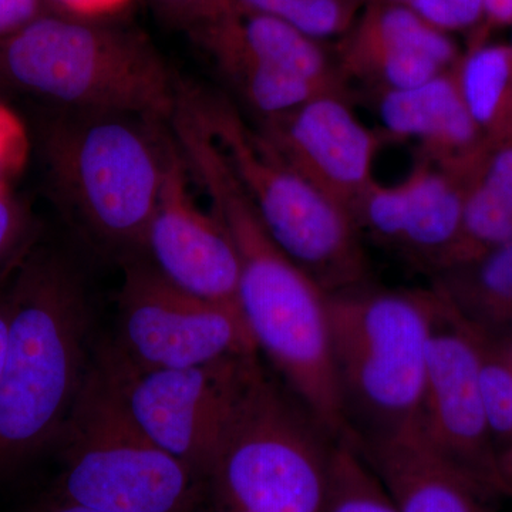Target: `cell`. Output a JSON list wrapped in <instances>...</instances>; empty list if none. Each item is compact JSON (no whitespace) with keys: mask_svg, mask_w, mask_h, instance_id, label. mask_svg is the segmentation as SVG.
I'll return each mask as SVG.
<instances>
[{"mask_svg":"<svg viewBox=\"0 0 512 512\" xmlns=\"http://www.w3.org/2000/svg\"><path fill=\"white\" fill-rule=\"evenodd\" d=\"M0 379V467L60 440L92 367L90 303L76 265L30 248L10 271Z\"/></svg>","mask_w":512,"mask_h":512,"instance_id":"cell-1","label":"cell"},{"mask_svg":"<svg viewBox=\"0 0 512 512\" xmlns=\"http://www.w3.org/2000/svg\"><path fill=\"white\" fill-rule=\"evenodd\" d=\"M168 138V120L123 111L59 109L43 131L57 205L93 248L123 265L146 258Z\"/></svg>","mask_w":512,"mask_h":512,"instance_id":"cell-2","label":"cell"},{"mask_svg":"<svg viewBox=\"0 0 512 512\" xmlns=\"http://www.w3.org/2000/svg\"><path fill=\"white\" fill-rule=\"evenodd\" d=\"M211 210L239 261L238 303L285 386L336 439L345 436L333 369L329 295L268 234L247 192L234 181L218 185Z\"/></svg>","mask_w":512,"mask_h":512,"instance_id":"cell-3","label":"cell"},{"mask_svg":"<svg viewBox=\"0 0 512 512\" xmlns=\"http://www.w3.org/2000/svg\"><path fill=\"white\" fill-rule=\"evenodd\" d=\"M433 292L372 282L329 295L346 439L375 446L419 433Z\"/></svg>","mask_w":512,"mask_h":512,"instance_id":"cell-4","label":"cell"},{"mask_svg":"<svg viewBox=\"0 0 512 512\" xmlns=\"http://www.w3.org/2000/svg\"><path fill=\"white\" fill-rule=\"evenodd\" d=\"M170 67L143 33L52 12L0 43V87L59 109L123 111L170 120Z\"/></svg>","mask_w":512,"mask_h":512,"instance_id":"cell-5","label":"cell"},{"mask_svg":"<svg viewBox=\"0 0 512 512\" xmlns=\"http://www.w3.org/2000/svg\"><path fill=\"white\" fill-rule=\"evenodd\" d=\"M262 224L328 295L372 282L365 239L350 212L306 180L220 94L180 83Z\"/></svg>","mask_w":512,"mask_h":512,"instance_id":"cell-6","label":"cell"},{"mask_svg":"<svg viewBox=\"0 0 512 512\" xmlns=\"http://www.w3.org/2000/svg\"><path fill=\"white\" fill-rule=\"evenodd\" d=\"M336 441L258 357L208 480L220 512L322 511Z\"/></svg>","mask_w":512,"mask_h":512,"instance_id":"cell-7","label":"cell"},{"mask_svg":"<svg viewBox=\"0 0 512 512\" xmlns=\"http://www.w3.org/2000/svg\"><path fill=\"white\" fill-rule=\"evenodd\" d=\"M60 440V501L103 512H195L201 477L131 416L99 352Z\"/></svg>","mask_w":512,"mask_h":512,"instance_id":"cell-8","label":"cell"},{"mask_svg":"<svg viewBox=\"0 0 512 512\" xmlns=\"http://www.w3.org/2000/svg\"><path fill=\"white\" fill-rule=\"evenodd\" d=\"M111 346L138 370L187 369L259 355L241 309L178 288L147 258L124 264Z\"/></svg>","mask_w":512,"mask_h":512,"instance_id":"cell-9","label":"cell"},{"mask_svg":"<svg viewBox=\"0 0 512 512\" xmlns=\"http://www.w3.org/2000/svg\"><path fill=\"white\" fill-rule=\"evenodd\" d=\"M97 352L144 433L202 480H210L239 390L259 355L187 369L138 370L111 343Z\"/></svg>","mask_w":512,"mask_h":512,"instance_id":"cell-10","label":"cell"},{"mask_svg":"<svg viewBox=\"0 0 512 512\" xmlns=\"http://www.w3.org/2000/svg\"><path fill=\"white\" fill-rule=\"evenodd\" d=\"M426 387L417 439L488 498L497 448L481 394L480 339L433 286Z\"/></svg>","mask_w":512,"mask_h":512,"instance_id":"cell-11","label":"cell"},{"mask_svg":"<svg viewBox=\"0 0 512 512\" xmlns=\"http://www.w3.org/2000/svg\"><path fill=\"white\" fill-rule=\"evenodd\" d=\"M191 174L170 128L146 258L165 279L207 301L239 308V261L214 212L195 201Z\"/></svg>","mask_w":512,"mask_h":512,"instance_id":"cell-12","label":"cell"},{"mask_svg":"<svg viewBox=\"0 0 512 512\" xmlns=\"http://www.w3.org/2000/svg\"><path fill=\"white\" fill-rule=\"evenodd\" d=\"M466 184L420 160L402 183L373 184L353 208V221L362 238L434 276L453 264Z\"/></svg>","mask_w":512,"mask_h":512,"instance_id":"cell-13","label":"cell"},{"mask_svg":"<svg viewBox=\"0 0 512 512\" xmlns=\"http://www.w3.org/2000/svg\"><path fill=\"white\" fill-rule=\"evenodd\" d=\"M256 128L286 163L350 215L376 183L380 138L356 116L345 93L319 94Z\"/></svg>","mask_w":512,"mask_h":512,"instance_id":"cell-14","label":"cell"},{"mask_svg":"<svg viewBox=\"0 0 512 512\" xmlns=\"http://www.w3.org/2000/svg\"><path fill=\"white\" fill-rule=\"evenodd\" d=\"M339 72L379 87L412 89L456 66L463 53L453 37L429 25L409 5L369 0L340 37Z\"/></svg>","mask_w":512,"mask_h":512,"instance_id":"cell-15","label":"cell"},{"mask_svg":"<svg viewBox=\"0 0 512 512\" xmlns=\"http://www.w3.org/2000/svg\"><path fill=\"white\" fill-rule=\"evenodd\" d=\"M379 117L387 137L414 141L420 160L467 183L491 151L461 94L457 64L420 86L380 93Z\"/></svg>","mask_w":512,"mask_h":512,"instance_id":"cell-16","label":"cell"},{"mask_svg":"<svg viewBox=\"0 0 512 512\" xmlns=\"http://www.w3.org/2000/svg\"><path fill=\"white\" fill-rule=\"evenodd\" d=\"M356 448L399 512H491L487 495L434 456L417 437Z\"/></svg>","mask_w":512,"mask_h":512,"instance_id":"cell-17","label":"cell"},{"mask_svg":"<svg viewBox=\"0 0 512 512\" xmlns=\"http://www.w3.org/2000/svg\"><path fill=\"white\" fill-rule=\"evenodd\" d=\"M191 33L195 40H220L256 62L345 92L338 64L320 42L284 19L239 8L237 3L227 15L198 26Z\"/></svg>","mask_w":512,"mask_h":512,"instance_id":"cell-18","label":"cell"},{"mask_svg":"<svg viewBox=\"0 0 512 512\" xmlns=\"http://www.w3.org/2000/svg\"><path fill=\"white\" fill-rule=\"evenodd\" d=\"M431 286L478 336L512 349V241L444 269Z\"/></svg>","mask_w":512,"mask_h":512,"instance_id":"cell-19","label":"cell"},{"mask_svg":"<svg viewBox=\"0 0 512 512\" xmlns=\"http://www.w3.org/2000/svg\"><path fill=\"white\" fill-rule=\"evenodd\" d=\"M457 74L467 109L491 150L512 144V45H468Z\"/></svg>","mask_w":512,"mask_h":512,"instance_id":"cell-20","label":"cell"},{"mask_svg":"<svg viewBox=\"0 0 512 512\" xmlns=\"http://www.w3.org/2000/svg\"><path fill=\"white\" fill-rule=\"evenodd\" d=\"M197 43L261 120L288 113L319 94L345 93L256 62L220 40L198 39Z\"/></svg>","mask_w":512,"mask_h":512,"instance_id":"cell-21","label":"cell"},{"mask_svg":"<svg viewBox=\"0 0 512 512\" xmlns=\"http://www.w3.org/2000/svg\"><path fill=\"white\" fill-rule=\"evenodd\" d=\"M320 512H399L375 470L346 437L336 441L328 493Z\"/></svg>","mask_w":512,"mask_h":512,"instance_id":"cell-22","label":"cell"},{"mask_svg":"<svg viewBox=\"0 0 512 512\" xmlns=\"http://www.w3.org/2000/svg\"><path fill=\"white\" fill-rule=\"evenodd\" d=\"M511 241L512 211L481 180L480 173L474 175L466 184L460 242L448 268Z\"/></svg>","mask_w":512,"mask_h":512,"instance_id":"cell-23","label":"cell"},{"mask_svg":"<svg viewBox=\"0 0 512 512\" xmlns=\"http://www.w3.org/2000/svg\"><path fill=\"white\" fill-rule=\"evenodd\" d=\"M480 382L485 416L495 448L512 443V349L478 336Z\"/></svg>","mask_w":512,"mask_h":512,"instance_id":"cell-24","label":"cell"},{"mask_svg":"<svg viewBox=\"0 0 512 512\" xmlns=\"http://www.w3.org/2000/svg\"><path fill=\"white\" fill-rule=\"evenodd\" d=\"M410 8L446 35L470 32L483 25L487 0H413Z\"/></svg>","mask_w":512,"mask_h":512,"instance_id":"cell-25","label":"cell"},{"mask_svg":"<svg viewBox=\"0 0 512 512\" xmlns=\"http://www.w3.org/2000/svg\"><path fill=\"white\" fill-rule=\"evenodd\" d=\"M32 225L22 205L0 185V275L12 271L29 251Z\"/></svg>","mask_w":512,"mask_h":512,"instance_id":"cell-26","label":"cell"},{"mask_svg":"<svg viewBox=\"0 0 512 512\" xmlns=\"http://www.w3.org/2000/svg\"><path fill=\"white\" fill-rule=\"evenodd\" d=\"M29 147L22 120L0 101V185L9 187V181L25 167Z\"/></svg>","mask_w":512,"mask_h":512,"instance_id":"cell-27","label":"cell"},{"mask_svg":"<svg viewBox=\"0 0 512 512\" xmlns=\"http://www.w3.org/2000/svg\"><path fill=\"white\" fill-rule=\"evenodd\" d=\"M158 8L174 22L191 30L221 18L235 9L237 0H156Z\"/></svg>","mask_w":512,"mask_h":512,"instance_id":"cell-28","label":"cell"},{"mask_svg":"<svg viewBox=\"0 0 512 512\" xmlns=\"http://www.w3.org/2000/svg\"><path fill=\"white\" fill-rule=\"evenodd\" d=\"M52 12L47 0H0V43Z\"/></svg>","mask_w":512,"mask_h":512,"instance_id":"cell-29","label":"cell"},{"mask_svg":"<svg viewBox=\"0 0 512 512\" xmlns=\"http://www.w3.org/2000/svg\"><path fill=\"white\" fill-rule=\"evenodd\" d=\"M53 12L67 18L109 22L136 0H47Z\"/></svg>","mask_w":512,"mask_h":512,"instance_id":"cell-30","label":"cell"},{"mask_svg":"<svg viewBox=\"0 0 512 512\" xmlns=\"http://www.w3.org/2000/svg\"><path fill=\"white\" fill-rule=\"evenodd\" d=\"M480 177L512 211V144L490 151Z\"/></svg>","mask_w":512,"mask_h":512,"instance_id":"cell-31","label":"cell"},{"mask_svg":"<svg viewBox=\"0 0 512 512\" xmlns=\"http://www.w3.org/2000/svg\"><path fill=\"white\" fill-rule=\"evenodd\" d=\"M507 26H512V0H487L483 25L470 35L468 45L487 42L494 30Z\"/></svg>","mask_w":512,"mask_h":512,"instance_id":"cell-32","label":"cell"},{"mask_svg":"<svg viewBox=\"0 0 512 512\" xmlns=\"http://www.w3.org/2000/svg\"><path fill=\"white\" fill-rule=\"evenodd\" d=\"M488 494L512 498V443L497 450L488 480Z\"/></svg>","mask_w":512,"mask_h":512,"instance_id":"cell-33","label":"cell"},{"mask_svg":"<svg viewBox=\"0 0 512 512\" xmlns=\"http://www.w3.org/2000/svg\"><path fill=\"white\" fill-rule=\"evenodd\" d=\"M9 275L10 271L6 272V274L0 275V379H2L3 362H5L6 335H8Z\"/></svg>","mask_w":512,"mask_h":512,"instance_id":"cell-34","label":"cell"},{"mask_svg":"<svg viewBox=\"0 0 512 512\" xmlns=\"http://www.w3.org/2000/svg\"><path fill=\"white\" fill-rule=\"evenodd\" d=\"M40 512H103L93 510V508L83 507V505L67 503V501H59L56 505L46 508Z\"/></svg>","mask_w":512,"mask_h":512,"instance_id":"cell-35","label":"cell"},{"mask_svg":"<svg viewBox=\"0 0 512 512\" xmlns=\"http://www.w3.org/2000/svg\"><path fill=\"white\" fill-rule=\"evenodd\" d=\"M379 2L403 3V5H409L413 0H379Z\"/></svg>","mask_w":512,"mask_h":512,"instance_id":"cell-36","label":"cell"},{"mask_svg":"<svg viewBox=\"0 0 512 512\" xmlns=\"http://www.w3.org/2000/svg\"><path fill=\"white\" fill-rule=\"evenodd\" d=\"M511 45H512V43H511Z\"/></svg>","mask_w":512,"mask_h":512,"instance_id":"cell-37","label":"cell"}]
</instances>
